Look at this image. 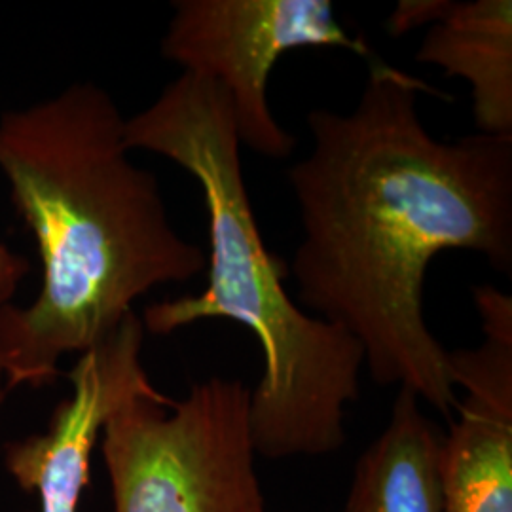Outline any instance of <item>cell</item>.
<instances>
[{"mask_svg":"<svg viewBox=\"0 0 512 512\" xmlns=\"http://www.w3.org/2000/svg\"><path fill=\"white\" fill-rule=\"evenodd\" d=\"M420 93L442 97L374 57L353 109L308 112L310 154L287 171L302 224L287 274L302 310L359 342L376 384L406 387L452 421L458 387L425 321V275L448 251L512 274V139L440 141Z\"/></svg>","mask_w":512,"mask_h":512,"instance_id":"cell-1","label":"cell"},{"mask_svg":"<svg viewBox=\"0 0 512 512\" xmlns=\"http://www.w3.org/2000/svg\"><path fill=\"white\" fill-rule=\"evenodd\" d=\"M126 120L93 82L0 114V171L42 270L29 306L0 308L8 391L52 384L65 355L109 338L141 296L207 268L171 224L156 175L131 162Z\"/></svg>","mask_w":512,"mask_h":512,"instance_id":"cell-2","label":"cell"},{"mask_svg":"<svg viewBox=\"0 0 512 512\" xmlns=\"http://www.w3.org/2000/svg\"><path fill=\"white\" fill-rule=\"evenodd\" d=\"M126 143L190 173L202 188L209 224L205 289L147 306L145 330L167 336L205 319L251 330L264 359L249 401L256 456L340 452L346 408L361 395L363 348L287 293V262L268 251L256 222L226 92L203 76L179 74L152 105L126 120Z\"/></svg>","mask_w":512,"mask_h":512,"instance_id":"cell-3","label":"cell"},{"mask_svg":"<svg viewBox=\"0 0 512 512\" xmlns=\"http://www.w3.org/2000/svg\"><path fill=\"white\" fill-rule=\"evenodd\" d=\"M249 401L241 380L213 376L181 401L120 408L99 440L114 512H268Z\"/></svg>","mask_w":512,"mask_h":512,"instance_id":"cell-4","label":"cell"},{"mask_svg":"<svg viewBox=\"0 0 512 512\" xmlns=\"http://www.w3.org/2000/svg\"><path fill=\"white\" fill-rule=\"evenodd\" d=\"M300 48L376 57L342 27L330 0H175L162 38L167 61L226 92L241 147L270 160H287L298 143L270 109L268 84L277 61Z\"/></svg>","mask_w":512,"mask_h":512,"instance_id":"cell-5","label":"cell"},{"mask_svg":"<svg viewBox=\"0 0 512 512\" xmlns=\"http://www.w3.org/2000/svg\"><path fill=\"white\" fill-rule=\"evenodd\" d=\"M145 327L133 311L92 349L78 355L67 378L71 395L55 406L46 431L12 440L4 467L38 512H78L92 456L110 418L133 399H165L143 365Z\"/></svg>","mask_w":512,"mask_h":512,"instance_id":"cell-6","label":"cell"},{"mask_svg":"<svg viewBox=\"0 0 512 512\" xmlns=\"http://www.w3.org/2000/svg\"><path fill=\"white\" fill-rule=\"evenodd\" d=\"M484 342L450 351L465 397L440 448L442 512H512V298L473 289Z\"/></svg>","mask_w":512,"mask_h":512,"instance_id":"cell-7","label":"cell"},{"mask_svg":"<svg viewBox=\"0 0 512 512\" xmlns=\"http://www.w3.org/2000/svg\"><path fill=\"white\" fill-rule=\"evenodd\" d=\"M416 61L469 84L478 133L512 139L511 0H448Z\"/></svg>","mask_w":512,"mask_h":512,"instance_id":"cell-8","label":"cell"},{"mask_svg":"<svg viewBox=\"0 0 512 512\" xmlns=\"http://www.w3.org/2000/svg\"><path fill=\"white\" fill-rule=\"evenodd\" d=\"M442 439L420 399L399 387L387 427L357 459L344 512H442Z\"/></svg>","mask_w":512,"mask_h":512,"instance_id":"cell-9","label":"cell"},{"mask_svg":"<svg viewBox=\"0 0 512 512\" xmlns=\"http://www.w3.org/2000/svg\"><path fill=\"white\" fill-rule=\"evenodd\" d=\"M448 0H401L387 19V29L393 37H401L418 27H429L446 10Z\"/></svg>","mask_w":512,"mask_h":512,"instance_id":"cell-10","label":"cell"},{"mask_svg":"<svg viewBox=\"0 0 512 512\" xmlns=\"http://www.w3.org/2000/svg\"><path fill=\"white\" fill-rule=\"evenodd\" d=\"M29 275V262L25 256L18 255L8 245L0 241V308L12 304L16 298L23 279ZM8 387L4 370L0 366V412L8 399Z\"/></svg>","mask_w":512,"mask_h":512,"instance_id":"cell-11","label":"cell"}]
</instances>
